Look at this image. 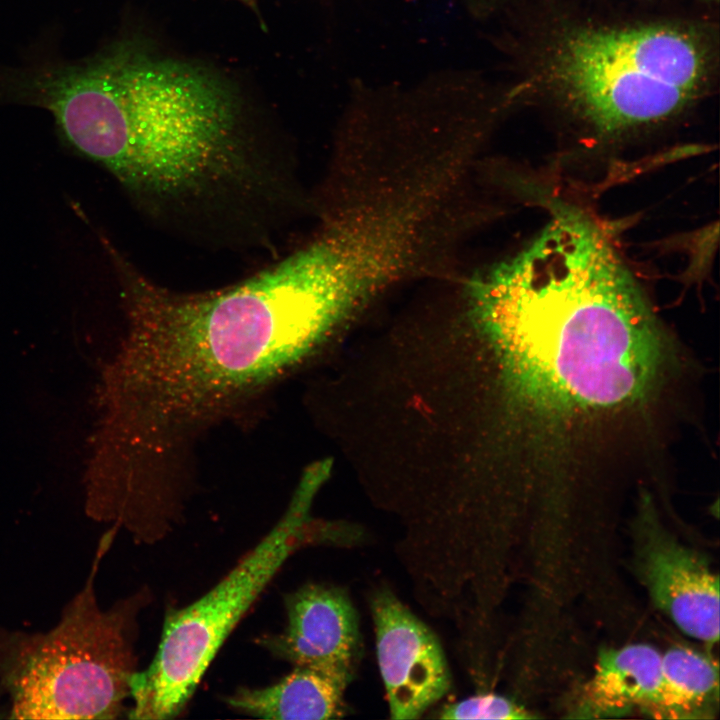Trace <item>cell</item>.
I'll list each match as a JSON object with an SVG mask.
<instances>
[{
    "label": "cell",
    "instance_id": "5bb4252c",
    "mask_svg": "<svg viewBox=\"0 0 720 720\" xmlns=\"http://www.w3.org/2000/svg\"><path fill=\"white\" fill-rule=\"evenodd\" d=\"M239 1L245 3L246 5L252 6V7H254L255 3H256V0H239Z\"/></svg>",
    "mask_w": 720,
    "mask_h": 720
},
{
    "label": "cell",
    "instance_id": "5b68a950",
    "mask_svg": "<svg viewBox=\"0 0 720 720\" xmlns=\"http://www.w3.org/2000/svg\"><path fill=\"white\" fill-rule=\"evenodd\" d=\"M710 67L706 44L687 28L581 25L550 46L544 73L584 122L619 133L681 112L704 88Z\"/></svg>",
    "mask_w": 720,
    "mask_h": 720
},
{
    "label": "cell",
    "instance_id": "6da1fadb",
    "mask_svg": "<svg viewBox=\"0 0 720 720\" xmlns=\"http://www.w3.org/2000/svg\"><path fill=\"white\" fill-rule=\"evenodd\" d=\"M130 335L114 381L119 478L156 511L186 499L201 434L337 337L296 252L214 292L181 293L124 270Z\"/></svg>",
    "mask_w": 720,
    "mask_h": 720
},
{
    "label": "cell",
    "instance_id": "52a82bcc",
    "mask_svg": "<svg viewBox=\"0 0 720 720\" xmlns=\"http://www.w3.org/2000/svg\"><path fill=\"white\" fill-rule=\"evenodd\" d=\"M376 656L392 719H416L451 689L436 634L387 586L369 596Z\"/></svg>",
    "mask_w": 720,
    "mask_h": 720
},
{
    "label": "cell",
    "instance_id": "8992f818",
    "mask_svg": "<svg viewBox=\"0 0 720 720\" xmlns=\"http://www.w3.org/2000/svg\"><path fill=\"white\" fill-rule=\"evenodd\" d=\"M318 489L315 480L302 477L269 532L201 597L167 613L153 660L131 679L129 718L164 720L182 712L228 636L288 558L325 536L309 518Z\"/></svg>",
    "mask_w": 720,
    "mask_h": 720
},
{
    "label": "cell",
    "instance_id": "4fadbf2b",
    "mask_svg": "<svg viewBox=\"0 0 720 720\" xmlns=\"http://www.w3.org/2000/svg\"><path fill=\"white\" fill-rule=\"evenodd\" d=\"M441 719H527L532 716L511 699L480 693L444 706L438 715Z\"/></svg>",
    "mask_w": 720,
    "mask_h": 720
},
{
    "label": "cell",
    "instance_id": "30bf717a",
    "mask_svg": "<svg viewBox=\"0 0 720 720\" xmlns=\"http://www.w3.org/2000/svg\"><path fill=\"white\" fill-rule=\"evenodd\" d=\"M661 654L648 644L605 649L585 684L575 716L601 718L635 709L657 717L661 699Z\"/></svg>",
    "mask_w": 720,
    "mask_h": 720
},
{
    "label": "cell",
    "instance_id": "3957f363",
    "mask_svg": "<svg viewBox=\"0 0 720 720\" xmlns=\"http://www.w3.org/2000/svg\"><path fill=\"white\" fill-rule=\"evenodd\" d=\"M13 88L136 192L192 197L245 169L237 97L199 65L127 43L82 64L27 73Z\"/></svg>",
    "mask_w": 720,
    "mask_h": 720
},
{
    "label": "cell",
    "instance_id": "9c48e42d",
    "mask_svg": "<svg viewBox=\"0 0 720 720\" xmlns=\"http://www.w3.org/2000/svg\"><path fill=\"white\" fill-rule=\"evenodd\" d=\"M286 626L258 639L294 666L356 672L362 656L359 617L342 587L309 583L285 597Z\"/></svg>",
    "mask_w": 720,
    "mask_h": 720
},
{
    "label": "cell",
    "instance_id": "7c38bea8",
    "mask_svg": "<svg viewBox=\"0 0 720 720\" xmlns=\"http://www.w3.org/2000/svg\"><path fill=\"white\" fill-rule=\"evenodd\" d=\"M662 688L658 718L711 717L718 700L717 664L686 646L661 655Z\"/></svg>",
    "mask_w": 720,
    "mask_h": 720
},
{
    "label": "cell",
    "instance_id": "7a4b0ae2",
    "mask_svg": "<svg viewBox=\"0 0 720 720\" xmlns=\"http://www.w3.org/2000/svg\"><path fill=\"white\" fill-rule=\"evenodd\" d=\"M464 316L494 344L508 387L542 412L640 399L664 363L644 295L602 232L557 206L528 246L456 279Z\"/></svg>",
    "mask_w": 720,
    "mask_h": 720
},
{
    "label": "cell",
    "instance_id": "ba28073f",
    "mask_svg": "<svg viewBox=\"0 0 720 720\" xmlns=\"http://www.w3.org/2000/svg\"><path fill=\"white\" fill-rule=\"evenodd\" d=\"M635 529V569L655 606L687 635L713 645L719 638V580L706 560L680 543L650 507Z\"/></svg>",
    "mask_w": 720,
    "mask_h": 720
},
{
    "label": "cell",
    "instance_id": "277c9868",
    "mask_svg": "<svg viewBox=\"0 0 720 720\" xmlns=\"http://www.w3.org/2000/svg\"><path fill=\"white\" fill-rule=\"evenodd\" d=\"M117 529L101 538L83 588L46 632L0 629V690L10 718L116 719L138 671L139 617L152 600L142 587L108 609L95 579Z\"/></svg>",
    "mask_w": 720,
    "mask_h": 720
},
{
    "label": "cell",
    "instance_id": "8fae6325",
    "mask_svg": "<svg viewBox=\"0 0 720 720\" xmlns=\"http://www.w3.org/2000/svg\"><path fill=\"white\" fill-rule=\"evenodd\" d=\"M354 674L294 666L271 685L239 688L226 698V703L238 712L262 719H339L347 713L345 692Z\"/></svg>",
    "mask_w": 720,
    "mask_h": 720
}]
</instances>
